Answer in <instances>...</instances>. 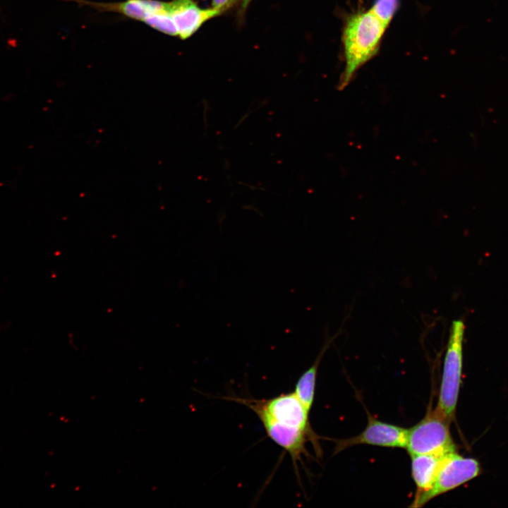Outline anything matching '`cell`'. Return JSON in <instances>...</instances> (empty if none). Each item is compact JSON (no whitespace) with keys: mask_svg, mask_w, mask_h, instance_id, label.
Returning <instances> with one entry per match:
<instances>
[{"mask_svg":"<svg viewBox=\"0 0 508 508\" xmlns=\"http://www.w3.org/2000/svg\"><path fill=\"white\" fill-rule=\"evenodd\" d=\"M231 0H212V8L220 11L222 13L229 8Z\"/></svg>","mask_w":508,"mask_h":508,"instance_id":"obj_12","label":"cell"},{"mask_svg":"<svg viewBox=\"0 0 508 508\" xmlns=\"http://www.w3.org/2000/svg\"><path fill=\"white\" fill-rule=\"evenodd\" d=\"M253 411L259 419L267 418L314 434L307 411L294 392L282 394L268 399L231 398Z\"/></svg>","mask_w":508,"mask_h":508,"instance_id":"obj_5","label":"cell"},{"mask_svg":"<svg viewBox=\"0 0 508 508\" xmlns=\"http://www.w3.org/2000/svg\"><path fill=\"white\" fill-rule=\"evenodd\" d=\"M252 0H241V10H245L250 4Z\"/></svg>","mask_w":508,"mask_h":508,"instance_id":"obj_13","label":"cell"},{"mask_svg":"<svg viewBox=\"0 0 508 508\" xmlns=\"http://www.w3.org/2000/svg\"><path fill=\"white\" fill-rule=\"evenodd\" d=\"M449 422L435 410L408 431L406 449L410 455L443 456L456 451L449 430Z\"/></svg>","mask_w":508,"mask_h":508,"instance_id":"obj_3","label":"cell"},{"mask_svg":"<svg viewBox=\"0 0 508 508\" xmlns=\"http://www.w3.org/2000/svg\"><path fill=\"white\" fill-rule=\"evenodd\" d=\"M240 1V0H231V2H230V4H229V8H230L231 6H233L234 4H236L237 1Z\"/></svg>","mask_w":508,"mask_h":508,"instance_id":"obj_14","label":"cell"},{"mask_svg":"<svg viewBox=\"0 0 508 508\" xmlns=\"http://www.w3.org/2000/svg\"><path fill=\"white\" fill-rule=\"evenodd\" d=\"M400 4V0H373L370 9L389 26Z\"/></svg>","mask_w":508,"mask_h":508,"instance_id":"obj_11","label":"cell"},{"mask_svg":"<svg viewBox=\"0 0 508 508\" xmlns=\"http://www.w3.org/2000/svg\"><path fill=\"white\" fill-rule=\"evenodd\" d=\"M337 335V334L333 337L326 338L325 342L315 362L301 375L296 382L294 392L308 412H310L314 401L316 377L319 364L325 352Z\"/></svg>","mask_w":508,"mask_h":508,"instance_id":"obj_10","label":"cell"},{"mask_svg":"<svg viewBox=\"0 0 508 508\" xmlns=\"http://www.w3.org/2000/svg\"><path fill=\"white\" fill-rule=\"evenodd\" d=\"M465 323L463 320H453L449 330L446 353L444 359L439 399L434 409L451 423L455 412L463 366V342Z\"/></svg>","mask_w":508,"mask_h":508,"instance_id":"obj_2","label":"cell"},{"mask_svg":"<svg viewBox=\"0 0 508 508\" xmlns=\"http://www.w3.org/2000/svg\"><path fill=\"white\" fill-rule=\"evenodd\" d=\"M260 420L267 436L289 454L296 471L298 461H301L303 454H307L306 442L310 440L315 442V435L270 419L262 418Z\"/></svg>","mask_w":508,"mask_h":508,"instance_id":"obj_8","label":"cell"},{"mask_svg":"<svg viewBox=\"0 0 508 508\" xmlns=\"http://www.w3.org/2000/svg\"><path fill=\"white\" fill-rule=\"evenodd\" d=\"M481 471L479 462L455 452L442 458L434 483L429 490L414 498L411 507H421L435 497L452 490L478 476Z\"/></svg>","mask_w":508,"mask_h":508,"instance_id":"obj_4","label":"cell"},{"mask_svg":"<svg viewBox=\"0 0 508 508\" xmlns=\"http://www.w3.org/2000/svg\"><path fill=\"white\" fill-rule=\"evenodd\" d=\"M410 456L411 458V476L417 488L416 498L430 489L445 455L415 454Z\"/></svg>","mask_w":508,"mask_h":508,"instance_id":"obj_9","label":"cell"},{"mask_svg":"<svg viewBox=\"0 0 508 508\" xmlns=\"http://www.w3.org/2000/svg\"><path fill=\"white\" fill-rule=\"evenodd\" d=\"M387 28L370 9L348 17L342 33L345 66L339 83L340 90L351 82L360 68L377 54Z\"/></svg>","mask_w":508,"mask_h":508,"instance_id":"obj_1","label":"cell"},{"mask_svg":"<svg viewBox=\"0 0 508 508\" xmlns=\"http://www.w3.org/2000/svg\"><path fill=\"white\" fill-rule=\"evenodd\" d=\"M169 10L177 37L181 40L188 39L204 23L222 13L212 7L202 8L194 0L169 1Z\"/></svg>","mask_w":508,"mask_h":508,"instance_id":"obj_7","label":"cell"},{"mask_svg":"<svg viewBox=\"0 0 508 508\" xmlns=\"http://www.w3.org/2000/svg\"><path fill=\"white\" fill-rule=\"evenodd\" d=\"M408 429L380 421L368 415V424L359 435L337 442L334 453L357 445L406 448Z\"/></svg>","mask_w":508,"mask_h":508,"instance_id":"obj_6","label":"cell"}]
</instances>
